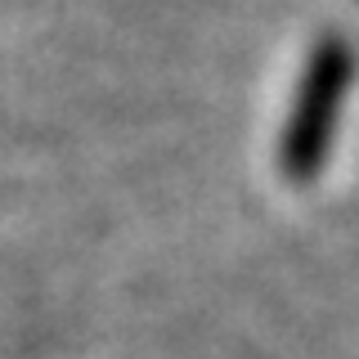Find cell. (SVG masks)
<instances>
[{
  "label": "cell",
  "instance_id": "obj_1",
  "mask_svg": "<svg viewBox=\"0 0 359 359\" xmlns=\"http://www.w3.org/2000/svg\"><path fill=\"white\" fill-rule=\"evenodd\" d=\"M355 81V54L341 36H323L310 50L292 112L278 130V171L287 184H310L332 157V135L341 121L346 90Z\"/></svg>",
  "mask_w": 359,
  "mask_h": 359
}]
</instances>
